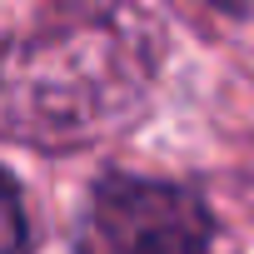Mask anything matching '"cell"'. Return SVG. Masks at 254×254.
Instances as JSON below:
<instances>
[{
	"label": "cell",
	"mask_w": 254,
	"mask_h": 254,
	"mask_svg": "<svg viewBox=\"0 0 254 254\" xmlns=\"http://www.w3.org/2000/svg\"><path fill=\"white\" fill-rule=\"evenodd\" d=\"M20 244H25V209L15 185L0 175V254H20Z\"/></svg>",
	"instance_id": "3957f363"
},
{
	"label": "cell",
	"mask_w": 254,
	"mask_h": 254,
	"mask_svg": "<svg viewBox=\"0 0 254 254\" xmlns=\"http://www.w3.org/2000/svg\"><path fill=\"white\" fill-rule=\"evenodd\" d=\"M75 254H209V209L170 180L105 175L90 194Z\"/></svg>",
	"instance_id": "7a4b0ae2"
},
{
	"label": "cell",
	"mask_w": 254,
	"mask_h": 254,
	"mask_svg": "<svg viewBox=\"0 0 254 254\" xmlns=\"http://www.w3.org/2000/svg\"><path fill=\"white\" fill-rule=\"evenodd\" d=\"M155 85V40L115 10H65L0 50V125L40 150L125 130Z\"/></svg>",
	"instance_id": "6da1fadb"
}]
</instances>
